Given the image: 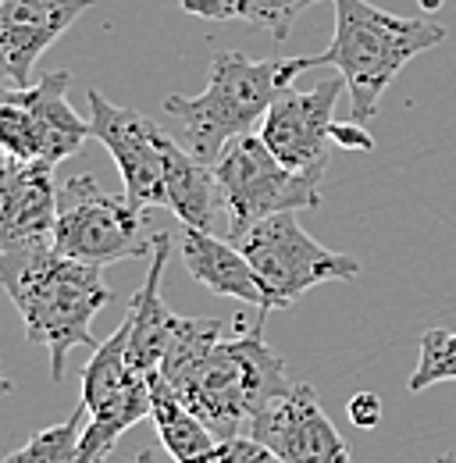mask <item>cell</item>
Here are the masks:
<instances>
[{"label":"cell","instance_id":"6da1fadb","mask_svg":"<svg viewBox=\"0 0 456 463\" xmlns=\"http://www.w3.org/2000/svg\"><path fill=\"white\" fill-rule=\"evenodd\" d=\"M104 268L71 260L54 242H36L0 253V289L25 321V339L51 353V382H64L68 353L75 346H100L93 317L114 299Z\"/></svg>","mask_w":456,"mask_h":463},{"label":"cell","instance_id":"7a4b0ae2","mask_svg":"<svg viewBox=\"0 0 456 463\" xmlns=\"http://www.w3.org/2000/svg\"><path fill=\"white\" fill-rule=\"evenodd\" d=\"M271 310H257V321L239 335H222L189 371L175 382V396L189 406L218 439L250 435V424L271 400L285 396L292 382L285 364L264 339Z\"/></svg>","mask_w":456,"mask_h":463},{"label":"cell","instance_id":"3957f363","mask_svg":"<svg viewBox=\"0 0 456 463\" xmlns=\"http://www.w3.org/2000/svg\"><path fill=\"white\" fill-rule=\"evenodd\" d=\"M336 7V36L328 51L303 54L310 68H336L346 82L353 121L378 115V104L399 71L432 47L446 40V29L428 18H403L382 11L367 0H332Z\"/></svg>","mask_w":456,"mask_h":463},{"label":"cell","instance_id":"277c9868","mask_svg":"<svg viewBox=\"0 0 456 463\" xmlns=\"http://www.w3.org/2000/svg\"><path fill=\"white\" fill-rule=\"evenodd\" d=\"M299 71H307L303 58L253 61L239 51H222L207 68V90L200 97L171 93L165 97V111L178 121L189 154L214 168L228 139L253 132Z\"/></svg>","mask_w":456,"mask_h":463},{"label":"cell","instance_id":"5b68a950","mask_svg":"<svg viewBox=\"0 0 456 463\" xmlns=\"http://www.w3.org/2000/svg\"><path fill=\"white\" fill-rule=\"evenodd\" d=\"M214 178L228 214V239L235 242L257 222L282 211H314L321 207L325 172H296L282 165L261 132H242L228 139L214 161Z\"/></svg>","mask_w":456,"mask_h":463},{"label":"cell","instance_id":"8992f818","mask_svg":"<svg viewBox=\"0 0 456 463\" xmlns=\"http://www.w3.org/2000/svg\"><path fill=\"white\" fill-rule=\"evenodd\" d=\"M54 246L71 260L111 268L150 257L154 235H147L143 211L125 193L100 189L93 175H71L57 185Z\"/></svg>","mask_w":456,"mask_h":463},{"label":"cell","instance_id":"52a82bcc","mask_svg":"<svg viewBox=\"0 0 456 463\" xmlns=\"http://www.w3.org/2000/svg\"><path fill=\"white\" fill-rule=\"evenodd\" d=\"M235 246L253 264L257 279L268 289L271 310H289L303 292L325 282H353L360 275V260L321 246L296 222L292 211L271 214L235 239Z\"/></svg>","mask_w":456,"mask_h":463},{"label":"cell","instance_id":"ba28073f","mask_svg":"<svg viewBox=\"0 0 456 463\" xmlns=\"http://www.w3.org/2000/svg\"><path fill=\"white\" fill-rule=\"evenodd\" d=\"M71 71H47L33 86L0 90V157L51 161L71 157L93 132L90 121L68 104Z\"/></svg>","mask_w":456,"mask_h":463},{"label":"cell","instance_id":"9c48e42d","mask_svg":"<svg viewBox=\"0 0 456 463\" xmlns=\"http://www.w3.org/2000/svg\"><path fill=\"white\" fill-rule=\"evenodd\" d=\"M90 132L114 157L125 196L147 211L165 207V172H168V132L139 111L118 108L100 90H90Z\"/></svg>","mask_w":456,"mask_h":463},{"label":"cell","instance_id":"30bf717a","mask_svg":"<svg viewBox=\"0 0 456 463\" xmlns=\"http://www.w3.org/2000/svg\"><path fill=\"white\" fill-rule=\"evenodd\" d=\"M346 93L342 75L321 79L310 90H282L257 132L271 154L296 172H328V143L336 125V104Z\"/></svg>","mask_w":456,"mask_h":463},{"label":"cell","instance_id":"8fae6325","mask_svg":"<svg viewBox=\"0 0 456 463\" xmlns=\"http://www.w3.org/2000/svg\"><path fill=\"white\" fill-rule=\"evenodd\" d=\"M250 439L264 442L282 463H353L349 446L307 382H296L264 406L250 424Z\"/></svg>","mask_w":456,"mask_h":463},{"label":"cell","instance_id":"7c38bea8","mask_svg":"<svg viewBox=\"0 0 456 463\" xmlns=\"http://www.w3.org/2000/svg\"><path fill=\"white\" fill-rule=\"evenodd\" d=\"M90 7L93 0H0V79L33 86L36 61Z\"/></svg>","mask_w":456,"mask_h":463},{"label":"cell","instance_id":"4fadbf2b","mask_svg":"<svg viewBox=\"0 0 456 463\" xmlns=\"http://www.w3.org/2000/svg\"><path fill=\"white\" fill-rule=\"evenodd\" d=\"M51 161L0 165V253L54 242L57 182Z\"/></svg>","mask_w":456,"mask_h":463},{"label":"cell","instance_id":"5bb4252c","mask_svg":"<svg viewBox=\"0 0 456 463\" xmlns=\"http://www.w3.org/2000/svg\"><path fill=\"white\" fill-rule=\"evenodd\" d=\"M178 253H182V264L193 275V282H200L207 292L242 299L257 310H271L264 282L257 279L253 264L228 235L222 239L211 229H185L178 239Z\"/></svg>","mask_w":456,"mask_h":463},{"label":"cell","instance_id":"9a60e30c","mask_svg":"<svg viewBox=\"0 0 456 463\" xmlns=\"http://www.w3.org/2000/svg\"><path fill=\"white\" fill-rule=\"evenodd\" d=\"M171 257V235L168 232H154V250H150V271H147V282L139 286V292L128 299V310H125V353H128V364L136 371H143L147 378L161 367V356H165V343H168V325H171V310L161 299V279H165V268H168Z\"/></svg>","mask_w":456,"mask_h":463},{"label":"cell","instance_id":"2e32d148","mask_svg":"<svg viewBox=\"0 0 456 463\" xmlns=\"http://www.w3.org/2000/svg\"><path fill=\"white\" fill-rule=\"evenodd\" d=\"M165 207L185 229H211L214 214L222 207L214 168L189 154L178 139L168 150V172H165Z\"/></svg>","mask_w":456,"mask_h":463},{"label":"cell","instance_id":"e0dca14e","mask_svg":"<svg viewBox=\"0 0 456 463\" xmlns=\"http://www.w3.org/2000/svg\"><path fill=\"white\" fill-rule=\"evenodd\" d=\"M150 417L157 424V439L178 463H196L218 449V435L175 396L161 371L150 374Z\"/></svg>","mask_w":456,"mask_h":463},{"label":"cell","instance_id":"ac0fdd59","mask_svg":"<svg viewBox=\"0 0 456 463\" xmlns=\"http://www.w3.org/2000/svg\"><path fill=\"white\" fill-rule=\"evenodd\" d=\"M196 18L211 22H246L253 29H264L275 43H285L292 36L296 18L314 7L318 0H175Z\"/></svg>","mask_w":456,"mask_h":463},{"label":"cell","instance_id":"d6986e66","mask_svg":"<svg viewBox=\"0 0 456 463\" xmlns=\"http://www.w3.org/2000/svg\"><path fill=\"white\" fill-rule=\"evenodd\" d=\"M222 328H225V321H218V317H178V314H171L168 343H165V356H161V367H157L161 378L175 382L182 371H189L225 335Z\"/></svg>","mask_w":456,"mask_h":463},{"label":"cell","instance_id":"ffe728a7","mask_svg":"<svg viewBox=\"0 0 456 463\" xmlns=\"http://www.w3.org/2000/svg\"><path fill=\"white\" fill-rule=\"evenodd\" d=\"M82 424H86V406L79 403V410H75L64 424L36 431L22 449L0 457V463H75L79 460Z\"/></svg>","mask_w":456,"mask_h":463},{"label":"cell","instance_id":"44dd1931","mask_svg":"<svg viewBox=\"0 0 456 463\" xmlns=\"http://www.w3.org/2000/svg\"><path fill=\"white\" fill-rule=\"evenodd\" d=\"M442 382H456V332L428 328L421 335L417 367L410 374V392H424Z\"/></svg>","mask_w":456,"mask_h":463},{"label":"cell","instance_id":"7402d4cb","mask_svg":"<svg viewBox=\"0 0 456 463\" xmlns=\"http://www.w3.org/2000/svg\"><path fill=\"white\" fill-rule=\"evenodd\" d=\"M218 453L225 463H282L264 442L250 439V435H235V439H222Z\"/></svg>","mask_w":456,"mask_h":463},{"label":"cell","instance_id":"603a6c76","mask_svg":"<svg viewBox=\"0 0 456 463\" xmlns=\"http://www.w3.org/2000/svg\"><path fill=\"white\" fill-rule=\"evenodd\" d=\"M346 417L360 431L378 428V420H382V400H378V392H353L349 403H346Z\"/></svg>","mask_w":456,"mask_h":463},{"label":"cell","instance_id":"cb8c5ba5","mask_svg":"<svg viewBox=\"0 0 456 463\" xmlns=\"http://www.w3.org/2000/svg\"><path fill=\"white\" fill-rule=\"evenodd\" d=\"M332 143L342 146V150H356V154H371L375 150V139L371 132L364 128V121H336L332 125Z\"/></svg>","mask_w":456,"mask_h":463},{"label":"cell","instance_id":"d4e9b609","mask_svg":"<svg viewBox=\"0 0 456 463\" xmlns=\"http://www.w3.org/2000/svg\"><path fill=\"white\" fill-rule=\"evenodd\" d=\"M7 392H11V382H7L4 371H0V396H7Z\"/></svg>","mask_w":456,"mask_h":463},{"label":"cell","instance_id":"484cf974","mask_svg":"<svg viewBox=\"0 0 456 463\" xmlns=\"http://www.w3.org/2000/svg\"><path fill=\"white\" fill-rule=\"evenodd\" d=\"M93 463H108V460H104V457H97V460H93Z\"/></svg>","mask_w":456,"mask_h":463},{"label":"cell","instance_id":"4316f807","mask_svg":"<svg viewBox=\"0 0 456 463\" xmlns=\"http://www.w3.org/2000/svg\"><path fill=\"white\" fill-rule=\"evenodd\" d=\"M435 463H450V460H446V457H439V460H435Z\"/></svg>","mask_w":456,"mask_h":463}]
</instances>
